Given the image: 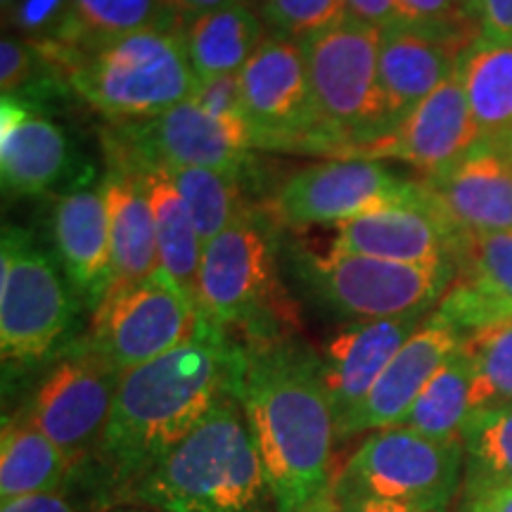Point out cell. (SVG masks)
Segmentation results:
<instances>
[{
  "label": "cell",
  "mask_w": 512,
  "mask_h": 512,
  "mask_svg": "<svg viewBox=\"0 0 512 512\" xmlns=\"http://www.w3.org/2000/svg\"><path fill=\"white\" fill-rule=\"evenodd\" d=\"M240 79L252 147L328 155V138L297 41L266 36Z\"/></svg>",
  "instance_id": "7c38bea8"
},
{
  "label": "cell",
  "mask_w": 512,
  "mask_h": 512,
  "mask_svg": "<svg viewBox=\"0 0 512 512\" xmlns=\"http://www.w3.org/2000/svg\"><path fill=\"white\" fill-rule=\"evenodd\" d=\"M245 3L249 5V8H252V5H264L266 0H245Z\"/></svg>",
  "instance_id": "f6af8a7d"
},
{
  "label": "cell",
  "mask_w": 512,
  "mask_h": 512,
  "mask_svg": "<svg viewBox=\"0 0 512 512\" xmlns=\"http://www.w3.org/2000/svg\"><path fill=\"white\" fill-rule=\"evenodd\" d=\"M463 339L446 318L432 311L392 358V363L384 368L366 401L337 427V439L399 427L427 382L456 354Z\"/></svg>",
  "instance_id": "e0dca14e"
},
{
  "label": "cell",
  "mask_w": 512,
  "mask_h": 512,
  "mask_svg": "<svg viewBox=\"0 0 512 512\" xmlns=\"http://www.w3.org/2000/svg\"><path fill=\"white\" fill-rule=\"evenodd\" d=\"M264 19L247 3H235L183 24L192 72L197 81L240 74L264 43Z\"/></svg>",
  "instance_id": "4316f807"
},
{
  "label": "cell",
  "mask_w": 512,
  "mask_h": 512,
  "mask_svg": "<svg viewBox=\"0 0 512 512\" xmlns=\"http://www.w3.org/2000/svg\"><path fill=\"white\" fill-rule=\"evenodd\" d=\"M150 29H183V24L164 0H72V17L60 43L91 53Z\"/></svg>",
  "instance_id": "83f0119b"
},
{
  "label": "cell",
  "mask_w": 512,
  "mask_h": 512,
  "mask_svg": "<svg viewBox=\"0 0 512 512\" xmlns=\"http://www.w3.org/2000/svg\"><path fill=\"white\" fill-rule=\"evenodd\" d=\"M425 318H389L347 323L325 342L320 370L337 427L366 401L403 344Z\"/></svg>",
  "instance_id": "d6986e66"
},
{
  "label": "cell",
  "mask_w": 512,
  "mask_h": 512,
  "mask_svg": "<svg viewBox=\"0 0 512 512\" xmlns=\"http://www.w3.org/2000/svg\"><path fill=\"white\" fill-rule=\"evenodd\" d=\"M121 375L124 373L81 339L62 351L22 411L60 448L72 470L98 453L110 425Z\"/></svg>",
  "instance_id": "8fae6325"
},
{
  "label": "cell",
  "mask_w": 512,
  "mask_h": 512,
  "mask_svg": "<svg viewBox=\"0 0 512 512\" xmlns=\"http://www.w3.org/2000/svg\"><path fill=\"white\" fill-rule=\"evenodd\" d=\"M463 512H512V484L463 489Z\"/></svg>",
  "instance_id": "60d3db41"
},
{
  "label": "cell",
  "mask_w": 512,
  "mask_h": 512,
  "mask_svg": "<svg viewBox=\"0 0 512 512\" xmlns=\"http://www.w3.org/2000/svg\"><path fill=\"white\" fill-rule=\"evenodd\" d=\"M351 17L361 19L377 27L380 31H394V29H415L413 17L408 15L401 0H344Z\"/></svg>",
  "instance_id": "f35d334b"
},
{
  "label": "cell",
  "mask_w": 512,
  "mask_h": 512,
  "mask_svg": "<svg viewBox=\"0 0 512 512\" xmlns=\"http://www.w3.org/2000/svg\"><path fill=\"white\" fill-rule=\"evenodd\" d=\"M479 34L498 43H512V0H472Z\"/></svg>",
  "instance_id": "ab89813d"
},
{
  "label": "cell",
  "mask_w": 512,
  "mask_h": 512,
  "mask_svg": "<svg viewBox=\"0 0 512 512\" xmlns=\"http://www.w3.org/2000/svg\"><path fill=\"white\" fill-rule=\"evenodd\" d=\"M72 465L24 413L3 420L0 434V498L17 501L67 486Z\"/></svg>",
  "instance_id": "484cf974"
},
{
  "label": "cell",
  "mask_w": 512,
  "mask_h": 512,
  "mask_svg": "<svg viewBox=\"0 0 512 512\" xmlns=\"http://www.w3.org/2000/svg\"><path fill=\"white\" fill-rule=\"evenodd\" d=\"M456 268V278L512 309V233L470 238L458 256Z\"/></svg>",
  "instance_id": "d6a6232c"
},
{
  "label": "cell",
  "mask_w": 512,
  "mask_h": 512,
  "mask_svg": "<svg viewBox=\"0 0 512 512\" xmlns=\"http://www.w3.org/2000/svg\"><path fill=\"white\" fill-rule=\"evenodd\" d=\"M195 302L209 323L240 330L242 339L283 337L271 228L254 211L204 245Z\"/></svg>",
  "instance_id": "8992f818"
},
{
  "label": "cell",
  "mask_w": 512,
  "mask_h": 512,
  "mask_svg": "<svg viewBox=\"0 0 512 512\" xmlns=\"http://www.w3.org/2000/svg\"><path fill=\"white\" fill-rule=\"evenodd\" d=\"M463 349L475 363V406L512 403V318L467 335Z\"/></svg>",
  "instance_id": "1f68e13d"
},
{
  "label": "cell",
  "mask_w": 512,
  "mask_h": 512,
  "mask_svg": "<svg viewBox=\"0 0 512 512\" xmlns=\"http://www.w3.org/2000/svg\"><path fill=\"white\" fill-rule=\"evenodd\" d=\"M110 164H162L166 169L195 166L242 176L249 166L252 138L245 128L223 124L192 100L155 119L128 121L112 138Z\"/></svg>",
  "instance_id": "5bb4252c"
},
{
  "label": "cell",
  "mask_w": 512,
  "mask_h": 512,
  "mask_svg": "<svg viewBox=\"0 0 512 512\" xmlns=\"http://www.w3.org/2000/svg\"><path fill=\"white\" fill-rule=\"evenodd\" d=\"M467 240L422 183L415 200L389 204L337 226L332 252L363 254L399 264H453Z\"/></svg>",
  "instance_id": "9a60e30c"
},
{
  "label": "cell",
  "mask_w": 512,
  "mask_h": 512,
  "mask_svg": "<svg viewBox=\"0 0 512 512\" xmlns=\"http://www.w3.org/2000/svg\"><path fill=\"white\" fill-rule=\"evenodd\" d=\"M100 192L110 216L114 283L147 278L159 268V252L155 216L143 178L131 169L110 166Z\"/></svg>",
  "instance_id": "603a6c76"
},
{
  "label": "cell",
  "mask_w": 512,
  "mask_h": 512,
  "mask_svg": "<svg viewBox=\"0 0 512 512\" xmlns=\"http://www.w3.org/2000/svg\"><path fill=\"white\" fill-rule=\"evenodd\" d=\"M69 171V143L62 128L27 98L0 100V176L12 195H43Z\"/></svg>",
  "instance_id": "ffe728a7"
},
{
  "label": "cell",
  "mask_w": 512,
  "mask_h": 512,
  "mask_svg": "<svg viewBox=\"0 0 512 512\" xmlns=\"http://www.w3.org/2000/svg\"><path fill=\"white\" fill-rule=\"evenodd\" d=\"M60 69L43 55V50L15 34H5L0 41V91L3 95H22L53 86Z\"/></svg>",
  "instance_id": "e575fe53"
},
{
  "label": "cell",
  "mask_w": 512,
  "mask_h": 512,
  "mask_svg": "<svg viewBox=\"0 0 512 512\" xmlns=\"http://www.w3.org/2000/svg\"><path fill=\"white\" fill-rule=\"evenodd\" d=\"M460 69L477 126V145L512 157V43L479 34L460 55Z\"/></svg>",
  "instance_id": "d4e9b609"
},
{
  "label": "cell",
  "mask_w": 512,
  "mask_h": 512,
  "mask_svg": "<svg viewBox=\"0 0 512 512\" xmlns=\"http://www.w3.org/2000/svg\"><path fill=\"white\" fill-rule=\"evenodd\" d=\"M50 55L93 110L124 124L174 110L197 86L183 29L138 31L91 53L53 43Z\"/></svg>",
  "instance_id": "277c9868"
},
{
  "label": "cell",
  "mask_w": 512,
  "mask_h": 512,
  "mask_svg": "<svg viewBox=\"0 0 512 512\" xmlns=\"http://www.w3.org/2000/svg\"><path fill=\"white\" fill-rule=\"evenodd\" d=\"M105 505L88 501L81 503L79 489L69 484L67 489L53 491V494H38L29 498H17V501H3L0 512H102Z\"/></svg>",
  "instance_id": "74e56055"
},
{
  "label": "cell",
  "mask_w": 512,
  "mask_h": 512,
  "mask_svg": "<svg viewBox=\"0 0 512 512\" xmlns=\"http://www.w3.org/2000/svg\"><path fill=\"white\" fill-rule=\"evenodd\" d=\"M475 411V363L460 344L427 382L401 425L432 439H460L467 418Z\"/></svg>",
  "instance_id": "f1b7e54d"
},
{
  "label": "cell",
  "mask_w": 512,
  "mask_h": 512,
  "mask_svg": "<svg viewBox=\"0 0 512 512\" xmlns=\"http://www.w3.org/2000/svg\"><path fill=\"white\" fill-rule=\"evenodd\" d=\"M335 503H337V512H420V510L403 508V505L377 501V498H361V496L335 498Z\"/></svg>",
  "instance_id": "7bdbcfd3"
},
{
  "label": "cell",
  "mask_w": 512,
  "mask_h": 512,
  "mask_svg": "<svg viewBox=\"0 0 512 512\" xmlns=\"http://www.w3.org/2000/svg\"><path fill=\"white\" fill-rule=\"evenodd\" d=\"M344 17H349L344 0H266L261 5V19L273 36L297 43Z\"/></svg>",
  "instance_id": "836d02e7"
},
{
  "label": "cell",
  "mask_w": 512,
  "mask_h": 512,
  "mask_svg": "<svg viewBox=\"0 0 512 512\" xmlns=\"http://www.w3.org/2000/svg\"><path fill=\"white\" fill-rule=\"evenodd\" d=\"M235 368L238 342L204 318L181 347L121 375L98 453L69 477L91 486L105 503H121L166 451L233 392Z\"/></svg>",
  "instance_id": "7a4b0ae2"
},
{
  "label": "cell",
  "mask_w": 512,
  "mask_h": 512,
  "mask_svg": "<svg viewBox=\"0 0 512 512\" xmlns=\"http://www.w3.org/2000/svg\"><path fill=\"white\" fill-rule=\"evenodd\" d=\"M297 275L313 299L339 318H427L453 278V264H399L363 254H297Z\"/></svg>",
  "instance_id": "52a82bcc"
},
{
  "label": "cell",
  "mask_w": 512,
  "mask_h": 512,
  "mask_svg": "<svg viewBox=\"0 0 512 512\" xmlns=\"http://www.w3.org/2000/svg\"><path fill=\"white\" fill-rule=\"evenodd\" d=\"M72 17V0H15L3 10L5 29L34 46L60 43Z\"/></svg>",
  "instance_id": "d590c367"
},
{
  "label": "cell",
  "mask_w": 512,
  "mask_h": 512,
  "mask_svg": "<svg viewBox=\"0 0 512 512\" xmlns=\"http://www.w3.org/2000/svg\"><path fill=\"white\" fill-rule=\"evenodd\" d=\"M328 155L344 159L389 133L380 86L382 31L356 17L299 41Z\"/></svg>",
  "instance_id": "5b68a950"
},
{
  "label": "cell",
  "mask_w": 512,
  "mask_h": 512,
  "mask_svg": "<svg viewBox=\"0 0 512 512\" xmlns=\"http://www.w3.org/2000/svg\"><path fill=\"white\" fill-rule=\"evenodd\" d=\"M422 181H408L373 159H330L294 171L273 197V216L287 228L342 226L366 211L415 200Z\"/></svg>",
  "instance_id": "4fadbf2b"
},
{
  "label": "cell",
  "mask_w": 512,
  "mask_h": 512,
  "mask_svg": "<svg viewBox=\"0 0 512 512\" xmlns=\"http://www.w3.org/2000/svg\"><path fill=\"white\" fill-rule=\"evenodd\" d=\"M74 294L53 259L27 230L3 228L0 240V351L5 366H38L67 351L76 323Z\"/></svg>",
  "instance_id": "9c48e42d"
},
{
  "label": "cell",
  "mask_w": 512,
  "mask_h": 512,
  "mask_svg": "<svg viewBox=\"0 0 512 512\" xmlns=\"http://www.w3.org/2000/svg\"><path fill=\"white\" fill-rule=\"evenodd\" d=\"M233 394L240 401L275 512H332L335 411L320 356L290 337L240 339Z\"/></svg>",
  "instance_id": "6da1fadb"
},
{
  "label": "cell",
  "mask_w": 512,
  "mask_h": 512,
  "mask_svg": "<svg viewBox=\"0 0 512 512\" xmlns=\"http://www.w3.org/2000/svg\"><path fill=\"white\" fill-rule=\"evenodd\" d=\"M479 143L475 119L467 102L463 69L453 72L427 95L394 131L368 143L344 159H399L420 169L422 178L437 176L458 164Z\"/></svg>",
  "instance_id": "2e32d148"
},
{
  "label": "cell",
  "mask_w": 512,
  "mask_h": 512,
  "mask_svg": "<svg viewBox=\"0 0 512 512\" xmlns=\"http://www.w3.org/2000/svg\"><path fill=\"white\" fill-rule=\"evenodd\" d=\"M465 477L460 439H432L408 427L377 430L339 472L335 498H377L420 512H446Z\"/></svg>",
  "instance_id": "ba28073f"
},
{
  "label": "cell",
  "mask_w": 512,
  "mask_h": 512,
  "mask_svg": "<svg viewBox=\"0 0 512 512\" xmlns=\"http://www.w3.org/2000/svg\"><path fill=\"white\" fill-rule=\"evenodd\" d=\"M12 3H15V0H0V5H3V10H8Z\"/></svg>",
  "instance_id": "bcb514c9"
},
{
  "label": "cell",
  "mask_w": 512,
  "mask_h": 512,
  "mask_svg": "<svg viewBox=\"0 0 512 512\" xmlns=\"http://www.w3.org/2000/svg\"><path fill=\"white\" fill-rule=\"evenodd\" d=\"M446 219L465 238L512 233V157L475 145L451 169L422 178Z\"/></svg>",
  "instance_id": "ac0fdd59"
},
{
  "label": "cell",
  "mask_w": 512,
  "mask_h": 512,
  "mask_svg": "<svg viewBox=\"0 0 512 512\" xmlns=\"http://www.w3.org/2000/svg\"><path fill=\"white\" fill-rule=\"evenodd\" d=\"M467 48L415 29L382 31L380 86L389 131L456 72Z\"/></svg>",
  "instance_id": "7402d4cb"
},
{
  "label": "cell",
  "mask_w": 512,
  "mask_h": 512,
  "mask_svg": "<svg viewBox=\"0 0 512 512\" xmlns=\"http://www.w3.org/2000/svg\"><path fill=\"white\" fill-rule=\"evenodd\" d=\"M465 451L463 489L512 484V403L477 408L460 432Z\"/></svg>",
  "instance_id": "f546056e"
},
{
  "label": "cell",
  "mask_w": 512,
  "mask_h": 512,
  "mask_svg": "<svg viewBox=\"0 0 512 512\" xmlns=\"http://www.w3.org/2000/svg\"><path fill=\"white\" fill-rule=\"evenodd\" d=\"M114 512H157V510L138 508V505H124V508H119V510H114Z\"/></svg>",
  "instance_id": "ee69618b"
},
{
  "label": "cell",
  "mask_w": 512,
  "mask_h": 512,
  "mask_svg": "<svg viewBox=\"0 0 512 512\" xmlns=\"http://www.w3.org/2000/svg\"><path fill=\"white\" fill-rule=\"evenodd\" d=\"M117 169H131L143 178L147 197H150L152 216L157 230L159 268L169 275L181 290L195 299L197 273L204 252V242L197 233L190 209L171 181L162 164H110ZM197 304V302H195Z\"/></svg>",
  "instance_id": "cb8c5ba5"
},
{
  "label": "cell",
  "mask_w": 512,
  "mask_h": 512,
  "mask_svg": "<svg viewBox=\"0 0 512 512\" xmlns=\"http://www.w3.org/2000/svg\"><path fill=\"white\" fill-rule=\"evenodd\" d=\"M60 264L76 294L95 311L114 285V256L107 204L100 190H74L53 211Z\"/></svg>",
  "instance_id": "44dd1931"
},
{
  "label": "cell",
  "mask_w": 512,
  "mask_h": 512,
  "mask_svg": "<svg viewBox=\"0 0 512 512\" xmlns=\"http://www.w3.org/2000/svg\"><path fill=\"white\" fill-rule=\"evenodd\" d=\"M190 100L211 117L221 119L223 124L245 128V105H242V79L240 74H223L214 79L197 81ZM249 133V131H247Z\"/></svg>",
  "instance_id": "8d00e7d4"
},
{
  "label": "cell",
  "mask_w": 512,
  "mask_h": 512,
  "mask_svg": "<svg viewBox=\"0 0 512 512\" xmlns=\"http://www.w3.org/2000/svg\"><path fill=\"white\" fill-rule=\"evenodd\" d=\"M157 512H275L240 401L228 392L121 498Z\"/></svg>",
  "instance_id": "3957f363"
},
{
  "label": "cell",
  "mask_w": 512,
  "mask_h": 512,
  "mask_svg": "<svg viewBox=\"0 0 512 512\" xmlns=\"http://www.w3.org/2000/svg\"><path fill=\"white\" fill-rule=\"evenodd\" d=\"M164 3L166 8L181 19V24H188L192 19L209 15V12H216L221 8H228V5L245 3V0H164Z\"/></svg>",
  "instance_id": "b9f144b4"
},
{
  "label": "cell",
  "mask_w": 512,
  "mask_h": 512,
  "mask_svg": "<svg viewBox=\"0 0 512 512\" xmlns=\"http://www.w3.org/2000/svg\"><path fill=\"white\" fill-rule=\"evenodd\" d=\"M202 323L195 299L157 268L147 278L117 280L93 311L83 342L128 373L181 347Z\"/></svg>",
  "instance_id": "30bf717a"
},
{
  "label": "cell",
  "mask_w": 512,
  "mask_h": 512,
  "mask_svg": "<svg viewBox=\"0 0 512 512\" xmlns=\"http://www.w3.org/2000/svg\"><path fill=\"white\" fill-rule=\"evenodd\" d=\"M166 171L188 204L204 245L252 211L242 202V176L223 174L214 169H195V166H178V169Z\"/></svg>",
  "instance_id": "4dcf8cb0"
}]
</instances>
